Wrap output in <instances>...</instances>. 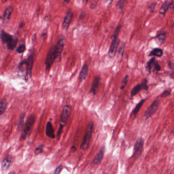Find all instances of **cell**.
I'll return each instance as SVG.
<instances>
[{
	"mask_svg": "<svg viewBox=\"0 0 174 174\" xmlns=\"http://www.w3.org/2000/svg\"><path fill=\"white\" fill-rule=\"evenodd\" d=\"M172 32H173V33H174V22L173 23V26H172Z\"/></svg>",
	"mask_w": 174,
	"mask_h": 174,
	"instance_id": "cell-39",
	"label": "cell"
},
{
	"mask_svg": "<svg viewBox=\"0 0 174 174\" xmlns=\"http://www.w3.org/2000/svg\"><path fill=\"white\" fill-rule=\"evenodd\" d=\"M15 174L14 172H10L9 173V174Z\"/></svg>",
	"mask_w": 174,
	"mask_h": 174,
	"instance_id": "cell-40",
	"label": "cell"
},
{
	"mask_svg": "<svg viewBox=\"0 0 174 174\" xmlns=\"http://www.w3.org/2000/svg\"><path fill=\"white\" fill-rule=\"evenodd\" d=\"M169 1H167L162 4L161 7H160V15H162L163 17H164L165 13H167V10H168L169 7Z\"/></svg>",
	"mask_w": 174,
	"mask_h": 174,
	"instance_id": "cell-20",
	"label": "cell"
},
{
	"mask_svg": "<svg viewBox=\"0 0 174 174\" xmlns=\"http://www.w3.org/2000/svg\"><path fill=\"white\" fill-rule=\"evenodd\" d=\"M159 105H160L159 101L157 99L154 101V102L151 104V105H150V106L145 111L144 115V118L145 120L149 119L157 111V109L159 107Z\"/></svg>",
	"mask_w": 174,
	"mask_h": 174,
	"instance_id": "cell-6",
	"label": "cell"
},
{
	"mask_svg": "<svg viewBox=\"0 0 174 174\" xmlns=\"http://www.w3.org/2000/svg\"><path fill=\"white\" fill-rule=\"evenodd\" d=\"M86 13H84V12H82L80 13V15H79V19L80 20H82L86 17Z\"/></svg>",
	"mask_w": 174,
	"mask_h": 174,
	"instance_id": "cell-35",
	"label": "cell"
},
{
	"mask_svg": "<svg viewBox=\"0 0 174 174\" xmlns=\"http://www.w3.org/2000/svg\"><path fill=\"white\" fill-rule=\"evenodd\" d=\"M125 48V43L123 42L122 44H121V46L120 47V48H119L118 51L119 55L121 57L123 56V55Z\"/></svg>",
	"mask_w": 174,
	"mask_h": 174,
	"instance_id": "cell-27",
	"label": "cell"
},
{
	"mask_svg": "<svg viewBox=\"0 0 174 174\" xmlns=\"http://www.w3.org/2000/svg\"><path fill=\"white\" fill-rule=\"evenodd\" d=\"M7 105V101L5 98L3 99L0 102V115L3 114L5 112Z\"/></svg>",
	"mask_w": 174,
	"mask_h": 174,
	"instance_id": "cell-23",
	"label": "cell"
},
{
	"mask_svg": "<svg viewBox=\"0 0 174 174\" xmlns=\"http://www.w3.org/2000/svg\"><path fill=\"white\" fill-rule=\"evenodd\" d=\"M25 115H26V113L24 112L22 113L20 116H19V120L18 121V123H17V127H18V129H19V128L20 129L24 125V121Z\"/></svg>",
	"mask_w": 174,
	"mask_h": 174,
	"instance_id": "cell-25",
	"label": "cell"
},
{
	"mask_svg": "<svg viewBox=\"0 0 174 174\" xmlns=\"http://www.w3.org/2000/svg\"><path fill=\"white\" fill-rule=\"evenodd\" d=\"M169 9H171V10H173L174 9V1H171V2L169 3Z\"/></svg>",
	"mask_w": 174,
	"mask_h": 174,
	"instance_id": "cell-36",
	"label": "cell"
},
{
	"mask_svg": "<svg viewBox=\"0 0 174 174\" xmlns=\"http://www.w3.org/2000/svg\"><path fill=\"white\" fill-rule=\"evenodd\" d=\"M166 37H167V35L165 32L161 33L157 36V41H158V43L160 44H162L165 41Z\"/></svg>",
	"mask_w": 174,
	"mask_h": 174,
	"instance_id": "cell-24",
	"label": "cell"
},
{
	"mask_svg": "<svg viewBox=\"0 0 174 174\" xmlns=\"http://www.w3.org/2000/svg\"><path fill=\"white\" fill-rule=\"evenodd\" d=\"M142 84L143 86V88H144V90H146L147 91L148 89V81L147 79H144L143 80V81H142Z\"/></svg>",
	"mask_w": 174,
	"mask_h": 174,
	"instance_id": "cell-33",
	"label": "cell"
},
{
	"mask_svg": "<svg viewBox=\"0 0 174 174\" xmlns=\"http://www.w3.org/2000/svg\"><path fill=\"white\" fill-rule=\"evenodd\" d=\"M94 123L92 121H90L87 126L85 136L84 137L82 143L80 145V149L85 150L88 149V148L89 147L90 140L92 137V134L94 130Z\"/></svg>",
	"mask_w": 174,
	"mask_h": 174,
	"instance_id": "cell-5",
	"label": "cell"
},
{
	"mask_svg": "<svg viewBox=\"0 0 174 174\" xmlns=\"http://www.w3.org/2000/svg\"><path fill=\"white\" fill-rule=\"evenodd\" d=\"M35 57V53L34 52H32L28 57L27 60L23 61L24 64L26 65L27 75L29 76L30 77H31L32 71V68H33V64H34Z\"/></svg>",
	"mask_w": 174,
	"mask_h": 174,
	"instance_id": "cell-9",
	"label": "cell"
},
{
	"mask_svg": "<svg viewBox=\"0 0 174 174\" xmlns=\"http://www.w3.org/2000/svg\"><path fill=\"white\" fill-rule=\"evenodd\" d=\"M156 6V3H153L152 4L149 6V7L148 8V11L149 13H152L154 10L155 7Z\"/></svg>",
	"mask_w": 174,
	"mask_h": 174,
	"instance_id": "cell-31",
	"label": "cell"
},
{
	"mask_svg": "<svg viewBox=\"0 0 174 174\" xmlns=\"http://www.w3.org/2000/svg\"><path fill=\"white\" fill-rule=\"evenodd\" d=\"M125 2L126 1H124V0H120V1H119L118 3H117V7L119 9L121 10V11H122L123 9Z\"/></svg>",
	"mask_w": 174,
	"mask_h": 174,
	"instance_id": "cell-28",
	"label": "cell"
},
{
	"mask_svg": "<svg viewBox=\"0 0 174 174\" xmlns=\"http://www.w3.org/2000/svg\"><path fill=\"white\" fill-rule=\"evenodd\" d=\"M70 1H63V3H65L66 4H67L68 3H70Z\"/></svg>",
	"mask_w": 174,
	"mask_h": 174,
	"instance_id": "cell-38",
	"label": "cell"
},
{
	"mask_svg": "<svg viewBox=\"0 0 174 174\" xmlns=\"http://www.w3.org/2000/svg\"><path fill=\"white\" fill-rule=\"evenodd\" d=\"M163 55V51L160 48H155L150 52L149 56H150L158 57H160Z\"/></svg>",
	"mask_w": 174,
	"mask_h": 174,
	"instance_id": "cell-22",
	"label": "cell"
},
{
	"mask_svg": "<svg viewBox=\"0 0 174 174\" xmlns=\"http://www.w3.org/2000/svg\"><path fill=\"white\" fill-rule=\"evenodd\" d=\"M63 166L62 164H60L57 167L56 169L54 171V174H60L61 172L63 169Z\"/></svg>",
	"mask_w": 174,
	"mask_h": 174,
	"instance_id": "cell-32",
	"label": "cell"
},
{
	"mask_svg": "<svg viewBox=\"0 0 174 174\" xmlns=\"http://www.w3.org/2000/svg\"><path fill=\"white\" fill-rule=\"evenodd\" d=\"M12 10H13V8H12V6L11 5H9L6 9L5 12H4V16H3L4 22H7L9 21L10 18V16L12 13Z\"/></svg>",
	"mask_w": 174,
	"mask_h": 174,
	"instance_id": "cell-19",
	"label": "cell"
},
{
	"mask_svg": "<svg viewBox=\"0 0 174 174\" xmlns=\"http://www.w3.org/2000/svg\"><path fill=\"white\" fill-rule=\"evenodd\" d=\"M129 76L128 75H126L124 78L123 80L122 81V83H121V87L120 89L121 90H123L124 88H125L126 86H127V83H128V81H129Z\"/></svg>",
	"mask_w": 174,
	"mask_h": 174,
	"instance_id": "cell-26",
	"label": "cell"
},
{
	"mask_svg": "<svg viewBox=\"0 0 174 174\" xmlns=\"http://www.w3.org/2000/svg\"><path fill=\"white\" fill-rule=\"evenodd\" d=\"M45 133L48 137L51 138V139H53L56 137L53 126L50 121H48L46 123Z\"/></svg>",
	"mask_w": 174,
	"mask_h": 174,
	"instance_id": "cell-15",
	"label": "cell"
},
{
	"mask_svg": "<svg viewBox=\"0 0 174 174\" xmlns=\"http://www.w3.org/2000/svg\"><path fill=\"white\" fill-rule=\"evenodd\" d=\"M147 67L149 71H160L161 67L158 63L157 60L155 58H152L148 62Z\"/></svg>",
	"mask_w": 174,
	"mask_h": 174,
	"instance_id": "cell-11",
	"label": "cell"
},
{
	"mask_svg": "<svg viewBox=\"0 0 174 174\" xmlns=\"http://www.w3.org/2000/svg\"><path fill=\"white\" fill-rule=\"evenodd\" d=\"M105 146H103L99 150V151L98 154L96 155L93 160V163L95 165L100 164L103 158L104 152H105Z\"/></svg>",
	"mask_w": 174,
	"mask_h": 174,
	"instance_id": "cell-14",
	"label": "cell"
},
{
	"mask_svg": "<svg viewBox=\"0 0 174 174\" xmlns=\"http://www.w3.org/2000/svg\"><path fill=\"white\" fill-rule=\"evenodd\" d=\"M146 99H143L142 100L140 101V102L138 103V104L136 105L135 108L133 109V110L132 111V112L131 113L130 116L132 118H134L136 116V115L138 114V113L139 112V111L140 110V108H142V106L143 105L144 103L145 102Z\"/></svg>",
	"mask_w": 174,
	"mask_h": 174,
	"instance_id": "cell-18",
	"label": "cell"
},
{
	"mask_svg": "<svg viewBox=\"0 0 174 174\" xmlns=\"http://www.w3.org/2000/svg\"><path fill=\"white\" fill-rule=\"evenodd\" d=\"M44 145H39L35 149L34 153L36 155H39L41 154L43 151Z\"/></svg>",
	"mask_w": 174,
	"mask_h": 174,
	"instance_id": "cell-29",
	"label": "cell"
},
{
	"mask_svg": "<svg viewBox=\"0 0 174 174\" xmlns=\"http://www.w3.org/2000/svg\"><path fill=\"white\" fill-rule=\"evenodd\" d=\"M57 59H58L59 61L58 48L56 44H53L51 46L46 56V60L45 62L46 71H47L51 69L54 62Z\"/></svg>",
	"mask_w": 174,
	"mask_h": 174,
	"instance_id": "cell-2",
	"label": "cell"
},
{
	"mask_svg": "<svg viewBox=\"0 0 174 174\" xmlns=\"http://www.w3.org/2000/svg\"><path fill=\"white\" fill-rule=\"evenodd\" d=\"M73 17V13L71 9L68 10L66 13L62 24V27L65 30L68 29V27L70 26V22L72 20Z\"/></svg>",
	"mask_w": 174,
	"mask_h": 174,
	"instance_id": "cell-10",
	"label": "cell"
},
{
	"mask_svg": "<svg viewBox=\"0 0 174 174\" xmlns=\"http://www.w3.org/2000/svg\"><path fill=\"white\" fill-rule=\"evenodd\" d=\"M0 38L4 43L7 44V48L9 50L14 49L18 42L17 37L12 36L4 31H2L1 33Z\"/></svg>",
	"mask_w": 174,
	"mask_h": 174,
	"instance_id": "cell-3",
	"label": "cell"
},
{
	"mask_svg": "<svg viewBox=\"0 0 174 174\" xmlns=\"http://www.w3.org/2000/svg\"><path fill=\"white\" fill-rule=\"evenodd\" d=\"M111 38L112 40L111 46L109 49L108 55L110 58H113L115 56L117 51L118 50L120 40L118 38V37H111Z\"/></svg>",
	"mask_w": 174,
	"mask_h": 174,
	"instance_id": "cell-8",
	"label": "cell"
},
{
	"mask_svg": "<svg viewBox=\"0 0 174 174\" xmlns=\"http://www.w3.org/2000/svg\"><path fill=\"white\" fill-rule=\"evenodd\" d=\"M26 50V46L24 44H21L19 47H18L16 49V52L19 54H22Z\"/></svg>",
	"mask_w": 174,
	"mask_h": 174,
	"instance_id": "cell-30",
	"label": "cell"
},
{
	"mask_svg": "<svg viewBox=\"0 0 174 174\" xmlns=\"http://www.w3.org/2000/svg\"><path fill=\"white\" fill-rule=\"evenodd\" d=\"M12 156L9 155L7 157H5V158L3 160L1 165H2V169L3 170H7L9 167L12 161Z\"/></svg>",
	"mask_w": 174,
	"mask_h": 174,
	"instance_id": "cell-17",
	"label": "cell"
},
{
	"mask_svg": "<svg viewBox=\"0 0 174 174\" xmlns=\"http://www.w3.org/2000/svg\"><path fill=\"white\" fill-rule=\"evenodd\" d=\"M142 90H144L143 85L142 84H139L135 85L131 91V96L132 97L136 95L138 93H140Z\"/></svg>",
	"mask_w": 174,
	"mask_h": 174,
	"instance_id": "cell-21",
	"label": "cell"
},
{
	"mask_svg": "<svg viewBox=\"0 0 174 174\" xmlns=\"http://www.w3.org/2000/svg\"><path fill=\"white\" fill-rule=\"evenodd\" d=\"M88 71H89L88 65L87 64H84L82 65V67L80 71V75H79L78 78L80 79V82L84 81L86 79L88 74Z\"/></svg>",
	"mask_w": 174,
	"mask_h": 174,
	"instance_id": "cell-16",
	"label": "cell"
},
{
	"mask_svg": "<svg viewBox=\"0 0 174 174\" xmlns=\"http://www.w3.org/2000/svg\"><path fill=\"white\" fill-rule=\"evenodd\" d=\"M24 26V22H22L20 24V25H19V27H20V28H22V27H23Z\"/></svg>",
	"mask_w": 174,
	"mask_h": 174,
	"instance_id": "cell-37",
	"label": "cell"
},
{
	"mask_svg": "<svg viewBox=\"0 0 174 174\" xmlns=\"http://www.w3.org/2000/svg\"><path fill=\"white\" fill-rule=\"evenodd\" d=\"M36 120V116L34 114H32L29 116L25 124L24 128L22 131V134L20 137V140L22 141L24 140L28 136H29L31 133L32 128L34 126V124Z\"/></svg>",
	"mask_w": 174,
	"mask_h": 174,
	"instance_id": "cell-4",
	"label": "cell"
},
{
	"mask_svg": "<svg viewBox=\"0 0 174 174\" xmlns=\"http://www.w3.org/2000/svg\"><path fill=\"white\" fill-rule=\"evenodd\" d=\"M144 146V140H143V138L140 137L136 141L134 147L133 154L132 157L136 158L140 157L143 153Z\"/></svg>",
	"mask_w": 174,
	"mask_h": 174,
	"instance_id": "cell-7",
	"label": "cell"
},
{
	"mask_svg": "<svg viewBox=\"0 0 174 174\" xmlns=\"http://www.w3.org/2000/svg\"><path fill=\"white\" fill-rule=\"evenodd\" d=\"M65 44V38L64 36L63 35H61L59 36L58 42L57 43V47L58 48V53H59V61H60L62 56V53L63 51L64 47Z\"/></svg>",
	"mask_w": 174,
	"mask_h": 174,
	"instance_id": "cell-12",
	"label": "cell"
},
{
	"mask_svg": "<svg viewBox=\"0 0 174 174\" xmlns=\"http://www.w3.org/2000/svg\"><path fill=\"white\" fill-rule=\"evenodd\" d=\"M71 112V107L69 105H65L63 107L60 116V125L57 134V140H60L61 136L63 132V128L67 122Z\"/></svg>",
	"mask_w": 174,
	"mask_h": 174,
	"instance_id": "cell-1",
	"label": "cell"
},
{
	"mask_svg": "<svg viewBox=\"0 0 174 174\" xmlns=\"http://www.w3.org/2000/svg\"><path fill=\"white\" fill-rule=\"evenodd\" d=\"M100 80V76L99 75L95 77L90 89V93H92L93 95H95L96 94L97 91H98V89L99 87Z\"/></svg>",
	"mask_w": 174,
	"mask_h": 174,
	"instance_id": "cell-13",
	"label": "cell"
},
{
	"mask_svg": "<svg viewBox=\"0 0 174 174\" xmlns=\"http://www.w3.org/2000/svg\"><path fill=\"white\" fill-rule=\"evenodd\" d=\"M171 93V91H168V90H165V91H163V93H162L161 95V97L164 98V97H167L168 96H169Z\"/></svg>",
	"mask_w": 174,
	"mask_h": 174,
	"instance_id": "cell-34",
	"label": "cell"
}]
</instances>
